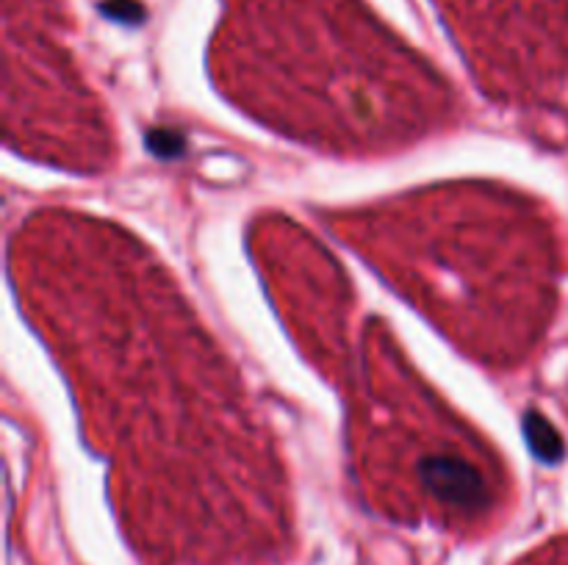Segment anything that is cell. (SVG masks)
Segmentation results:
<instances>
[{
  "instance_id": "1",
  "label": "cell",
  "mask_w": 568,
  "mask_h": 565,
  "mask_svg": "<svg viewBox=\"0 0 568 565\" xmlns=\"http://www.w3.org/2000/svg\"><path fill=\"white\" fill-rule=\"evenodd\" d=\"M103 11L109 17H114V20H122V22H142L144 11L142 6L136 3V0H111V3H103Z\"/></svg>"
}]
</instances>
